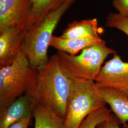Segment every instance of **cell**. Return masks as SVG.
<instances>
[{
	"label": "cell",
	"mask_w": 128,
	"mask_h": 128,
	"mask_svg": "<svg viewBox=\"0 0 128 128\" xmlns=\"http://www.w3.org/2000/svg\"><path fill=\"white\" fill-rule=\"evenodd\" d=\"M117 119L112 116L110 119L99 124L97 128H120Z\"/></svg>",
	"instance_id": "ac0fdd59"
},
{
	"label": "cell",
	"mask_w": 128,
	"mask_h": 128,
	"mask_svg": "<svg viewBox=\"0 0 128 128\" xmlns=\"http://www.w3.org/2000/svg\"><path fill=\"white\" fill-rule=\"evenodd\" d=\"M106 104L95 81H71L64 128H78L88 115Z\"/></svg>",
	"instance_id": "5b68a950"
},
{
	"label": "cell",
	"mask_w": 128,
	"mask_h": 128,
	"mask_svg": "<svg viewBox=\"0 0 128 128\" xmlns=\"http://www.w3.org/2000/svg\"><path fill=\"white\" fill-rule=\"evenodd\" d=\"M95 82L100 87L113 89L128 96V62L115 54L102 66Z\"/></svg>",
	"instance_id": "8992f818"
},
{
	"label": "cell",
	"mask_w": 128,
	"mask_h": 128,
	"mask_svg": "<svg viewBox=\"0 0 128 128\" xmlns=\"http://www.w3.org/2000/svg\"><path fill=\"white\" fill-rule=\"evenodd\" d=\"M124 128H128V125L127 124H125L124 125Z\"/></svg>",
	"instance_id": "ffe728a7"
},
{
	"label": "cell",
	"mask_w": 128,
	"mask_h": 128,
	"mask_svg": "<svg viewBox=\"0 0 128 128\" xmlns=\"http://www.w3.org/2000/svg\"><path fill=\"white\" fill-rule=\"evenodd\" d=\"M36 70L22 51L11 64L0 67V112L28 92Z\"/></svg>",
	"instance_id": "277c9868"
},
{
	"label": "cell",
	"mask_w": 128,
	"mask_h": 128,
	"mask_svg": "<svg viewBox=\"0 0 128 128\" xmlns=\"http://www.w3.org/2000/svg\"><path fill=\"white\" fill-rule=\"evenodd\" d=\"M104 41L100 37L64 38L53 36L50 43L52 46L58 51L69 55H76L79 51Z\"/></svg>",
	"instance_id": "8fae6325"
},
{
	"label": "cell",
	"mask_w": 128,
	"mask_h": 128,
	"mask_svg": "<svg viewBox=\"0 0 128 128\" xmlns=\"http://www.w3.org/2000/svg\"><path fill=\"white\" fill-rule=\"evenodd\" d=\"M112 5L118 12V14L128 17V0H113Z\"/></svg>",
	"instance_id": "e0dca14e"
},
{
	"label": "cell",
	"mask_w": 128,
	"mask_h": 128,
	"mask_svg": "<svg viewBox=\"0 0 128 128\" xmlns=\"http://www.w3.org/2000/svg\"><path fill=\"white\" fill-rule=\"evenodd\" d=\"M35 105L28 93L20 96L7 108L0 112V128H9L20 120L30 119Z\"/></svg>",
	"instance_id": "9c48e42d"
},
{
	"label": "cell",
	"mask_w": 128,
	"mask_h": 128,
	"mask_svg": "<svg viewBox=\"0 0 128 128\" xmlns=\"http://www.w3.org/2000/svg\"><path fill=\"white\" fill-rule=\"evenodd\" d=\"M30 119H23L12 124L9 128H28Z\"/></svg>",
	"instance_id": "d6986e66"
},
{
	"label": "cell",
	"mask_w": 128,
	"mask_h": 128,
	"mask_svg": "<svg viewBox=\"0 0 128 128\" xmlns=\"http://www.w3.org/2000/svg\"><path fill=\"white\" fill-rule=\"evenodd\" d=\"M117 53L104 40L83 50L79 55L58 51L56 54L64 74L72 81H95L109 55Z\"/></svg>",
	"instance_id": "3957f363"
},
{
	"label": "cell",
	"mask_w": 128,
	"mask_h": 128,
	"mask_svg": "<svg viewBox=\"0 0 128 128\" xmlns=\"http://www.w3.org/2000/svg\"><path fill=\"white\" fill-rule=\"evenodd\" d=\"M99 36L98 20L94 18L80 21L74 20L69 23L60 37L72 38Z\"/></svg>",
	"instance_id": "7c38bea8"
},
{
	"label": "cell",
	"mask_w": 128,
	"mask_h": 128,
	"mask_svg": "<svg viewBox=\"0 0 128 128\" xmlns=\"http://www.w3.org/2000/svg\"><path fill=\"white\" fill-rule=\"evenodd\" d=\"M71 87V81L62 71L55 54L44 66L37 69L27 92L35 104L50 108L64 120Z\"/></svg>",
	"instance_id": "6da1fadb"
},
{
	"label": "cell",
	"mask_w": 128,
	"mask_h": 128,
	"mask_svg": "<svg viewBox=\"0 0 128 128\" xmlns=\"http://www.w3.org/2000/svg\"><path fill=\"white\" fill-rule=\"evenodd\" d=\"M33 116L34 128H64V119L49 107L35 104Z\"/></svg>",
	"instance_id": "4fadbf2b"
},
{
	"label": "cell",
	"mask_w": 128,
	"mask_h": 128,
	"mask_svg": "<svg viewBox=\"0 0 128 128\" xmlns=\"http://www.w3.org/2000/svg\"><path fill=\"white\" fill-rule=\"evenodd\" d=\"M105 25L107 27L117 28L128 36V17L110 13L106 18Z\"/></svg>",
	"instance_id": "2e32d148"
},
{
	"label": "cell",
	"mask_w": 128,
	"mask_h": 128,
	"mask_svg": "<svg viewBox=\"0 0 128 128\" xmlns=\"http://www.w3.org/2000/svg\"><path fill=\"white\" fill-rule=\"evenodd\" d=\"M76 1L66 0L39 23L27 27L22 32V51L33 68H40L48 62V50L53 32L64 14Z\"/></svg>",
	"instance_id": "7a4b0ae2"
},
{
	"label": "cell",
	"mask_w": 128,
	"mask_h": 128,
	"mask_svg": "<svg viewBox=\"0 0 128 128\" xmlns=\"http://www.w3.org/2000/svg\"><path fill=\"white\" fill-rule=\"evenodd\" d=\"M65 0H30L29 16L27 27L33 26L39 23L50 12L58 8Z\"/></svg>",
	"instance_id": "5bb4252c"
},
{
	"label": "cell",
	"mask_w": 128,
	"mask_h": 128,
	"mask_svg": "<svg viewBox=\"0 0 128 128\" xmlns=\"http://www.w3.org/2000/svg\"><path fill=\"white\" fill-rule=\"evenodd\" d=\"M111 116L110 110L105 106L101 107L88 115L78 128H97L99 124L110 119Z\"/></svg>",
	"instance_id": "9a60e30c"
},
{
	"label": "cell",
	"mask_w": 128,
	"mask_h": 128,
	"mask_svg": "<svg viewBox=\"0 0 128 128\" xmlns=\"http://www.w3.org/2000/svg\"><path fill=\"white\" fill-rule=\"evenodd\" d=\"M22 32L12 26L0 30V67L11 64L22 51Z\"/></svg>",
	"instance_id": "ba28073f"
},
{
	"label": "cell",
	"mask_w": 128,
	"mask_h": 128,
	"mask_svg": "<svg viewBox=\"0 0 128 128\" xmlns=\"http://www.w3.org/2000/svg\"><path fill=\"white\" fill-rule=\"evenodd\" d=\"M30 0H0V30L12 26L23 31L28 23Z\"/></svg>",
	"instance_id": "52a82bcc"
},
{
	"label": "cell",
	"mask_w": 128,
	"mask_h": 128,
	"mask_svg": "<svg viewBox=\"0 0 128 128\" xmlns=\"http://www.w3.org/2000/svg\"><path fill=\"white\" fill-rule=\"evenodd\" d=\"M100 89L104 100L110 105L119 122L123 125L126 124L128 122V96L113 89Z\"/></svg>",
	"instance_id": "30bf717a"
}]
</instances>
